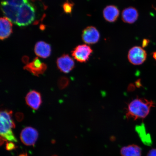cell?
<instances>
[{
	"label": "cell",
	"instance_id": "4",
	"mask_svg": "<svg viewBox=\"0 0 156 156\" xmlns=\"http://www.w3.org/2000/svg\"><path fill=\"white\" fill-rule=\"evenodd\" d=\"M147 53L145 50L140 46H134L128 52V58L130 63L134 65H140L145 61Z\"/></svg>",
	"mask_w": 156,
	"mask_h": 156
},
{
	"label": "cell",
	"instance_id": "7",
	"mask_svg": "<svg viewBox=\"0 0 156 156\" xmlns=\"http://www.w3.org/2000/svg\"><path fill=\"white\" fill-rule=\"evenodd\" d=\"M100 34L95 27L89 26L83 31L82 38L84 42L89 44L97 43L100 39Z\"/></svg>",
	"mask_w": 156,
	"mask_h": 156
},
{
	"label": "cell",
	"instance_id": "22",
	"mask_svg": "<svg viewBox=\"0 0 156 156\" xmlns=\"http://www.w3.org/2000/svg\"><path fill=\"white\" fill-rule=\"evenodd\" d=\"M23 116H23V114L21 113H17L16 115V117L17 120L19 121H21L23 119Z\"/></svg>",
	"mask_w": 156,
	"mask_h": 156
},
{
	"label": "cell",
	"instance_id": "24",
	"mask_svg": "<svg viewBox=\"0 0 156 156\" xmlns=\"http://www.w3.org/2000/svg\"><path fill=\"white\" fill-rule=\"evenodd\" d=\"M149 40L147 39H144L142 42V46L143 48H145L149 44Z\"/></svg>",
	"mask_w": 156,
	"mask_h": 156
},
{
	"label": "cell",
	"instance_id": "11",
	"mask_svg": "<svg viewBox=\"0 0 156 156\" xmlns=\"http://www.w3.org/2000/svg\"><path fill=\"white\" fill-rule=\"evenodd\" d=\"M25 100L27 105L34 110H38L42 103L40 94L35 90L31 91L27 94Z\"/></svg>",
	"mask_w": 156,
	"mask_h": 156
},
{
	"label": "cell",
	"instance_id": "10",
	"mask_svg": "<svg viewBox=\"0 0 156 156\" xmlns=\"http://www.w3.org/2000/svg\"><path fill=\"white\" fill-rule=\"evenodd\" d=\"M56 63L58 69L64 73H69L75 66V62L73 58L67 54L63 55L58 58Z\"/></svg>",
	"mask_w": 156,
	"mask_h": 156
},
{
	"label": "cell",
	"instance_id": "25",
	"mask_svg": "<svg viewBox=\"0 0 156 156\" xmlns=\"http://www.w3.org/2000/svg\"><path fill=\"white\" fill-rule=\"evenodd\" d=\"M18 156H28L27 153L21 154L19 155Z\"/></svg>",
	"mask_w": 156,
	"mask_h": 156
},
{
	"label": "cell",
	"instance_id": "14",
	"mask_svg": "<svg viewBox=\"0 0 156 156\" xmlns=\"http://www.w3.org/2000/svg\"><path fill=\"white\" fill-rule=\"evenodd\" d=\"M51 47L50 44L42 41L37 42L35 45V54L39 57L46 58L49 57L51 53Z\"/></svg>",
	"mask_w": 156,
	"mask_h": 156
},
{
	"label": "cell",
	"instance_id": "2",
	"mask_svg": "<svg viewBox=\"0 0 156 156\" xmlns=\"http://www.w3.org/2000/svg\"><path fill=\"white\" fill-rule=\"evenodd\" d=\"M12 113L11 111L8 110L2 111L1 112V138L6 142H16V138L12 130L15 127L12 118Z\"/></svg>",
	"mask_w": 156,
	"mask_h": 156
},
{
	"label": "cell",
	"instance_id": "5",
	"mask_svg": "<svg viewBox=\"0 0 156 156\" xmlns=\"http://www.w3.org/2000/svg\"><path fill=\"white\" fill-rule=\"evenodd\" d=\"M93 52L92 48L87 45H79L72 51V55L77 61L85 63L88 60Z\"/></svg>",
	"mask_w": 156,
	"mask_h": 156
},
{
	"label": "cell",
	"instance_id": "9",
	"mask_svg": "<svg viewBox=\"0 0 156 156\" xmlns=\"http://www.w3.org/2000/svg\"><path fill=\"white\" fill-rule=\"evenodd\" d=\"M24 68L34 75L38 76L42 75L46 71L47 66L45 64L41 62L38 58H36L30 63L27 64Z\"/></svg>",
	"mask_w": 156,
	"mask_h": 156
},
{
	"label": "cell",
	"instance_id": "6",
	"mask_svg": "<svg viewBox=\"0 0 156 156\" xmlns=\"http://www.w3.org/2000/svg\"><path fill=\"white\" fill-rule=\"evenodd\" d=\"M38 136V132L35 129L27 127L21 131L20 138L21 142L25 145L34 146Z\"/></svg>",
	"mask_w": 156,
	"mask_h": 156
},
{
	"label": "cell",
	"instance_id": "8",
	"mask_svg": "<svg viewBox=\"0 0 156 156\" xmlns=\"http://www.w3.org/2000/svg\"><path fill=\"white\" fill-rule=\"evenodd\" d=\"M20 8L9 4L5 1L1 2V9L4 15L12 23L15 24L18 17Z\"/></svg>",
	"mask_w": 156,
	"mask_h": 156
},
{
	"label": "cell",
	"instance_id": "21",
	"mask_svg": "<svg viewBox=\"0 0 156 156\" xmlns=\"http://www.w3.org/2000/svg\"><path fill=\"white\" fill-rule=\"evenodd\" d=\"M7 142V143L6 144L5 149L7 151H12V150L15 149L16 148V146L12 142Z\"/></svg>",
	"mask_w": 156,
	"mask_h": 156
},
{
	"label": "cell",
	"instance_id": "17",
	"mask_svg": "<svg viewBox=\"0 0 156 156\" xmlns=\"http://www.w3.org/2000/svg\"><path fill=\"white\" fill-rule=\"evenodd\" d=\"M136 129L143 143L145 145H151L152 141L151 136L146 133L144 125L138 126L136 127Z\"/></svg>",
	"mask_w": 156,
	"mask_h": 156
},
{
	"label": "cell",
	"instance_id": "1",
	"mask_svg": "<svg viewBox=\"0 0 156 156\" xmlns=\"http://www.w3.org/2000/svg\"><path fill=\"white\" fill-rule=\"evenodd\" d=\"M154 105L153 101L145 98L134 99L128 105L126 113V118L134 120L145 118Z\"/></svg>",
	"mask_w": 156,
	"mask_h": 156
},
{
	"label": "cell",
	"instance_id": "15",
	"mask_svg": "<svg viewBox=\"0 0 156 156\" xmlns=\"http://www.w3.org/2000/svg\"><path fill=\"white\" fill-rule=\"evenodd\" d=\"M0 23V38L3 40L8 38L12 33V24L11 21L5 17H1Z\"/></svg>",
	"mask_w": 156,
	"mask_h": 156
},
{
	"label": "cell",
	"instance_id": "16",
	"mask_svg": "<svg viewBox=\"0 0 156 156\" xmlns=\"http://www.w3.org/2000/svg\"><path fill=\"white\" fill-rule=\"evenodd\" d=\"M121 154L122 156H141L142 149L137 145H130L122 147Z\"/></svg>",
	"mask_w": 156,
	"mask_h": 156
},
{
	"label": "cell",
	"instance_id": "12",
	"mask_svg": "<svg viewBox=\"0 0 156 156\" xmlns=\"http://www.w3.org/2000/svg\"><path fill=\"white\" fill-rule=\"evenodd\" d=\"M138 11L135 8L129 7L124 9L122 11V18L124 23L133 24L137 20L138 17Z\"/></svg>",
	"mask_w": 156,
	"mask_h": 156
},
{
	"label": "cell",
	"instance_id": "13",
	"mask_svg": "<svg viewBox=\"0 0 156 156\" xmlns=\"http://www.w3.org/2000/svg\"><path fill=\"white\" fill-rule=\"evenodd\" d=\"M103 16L105 20L108 22H115L118 19L120 14V11L116 6H107L103 10Z\"/></svg>",
	"mask_w": 156,
	"mask_h": 156
},
{
	"label": "cell",
	"instance_id": "23",
	"mask_svg": "<svg viewBox=\"0 0 156 156\" xmlns=\"http://www.w3.org/2000/svg\"><path fill=\"white\" fill-rule=\"evenodd\" d=\"M147 156H156V149L151 150L148 153Z\"/></svg>",
	"mask_w": 156,
	"mask_h": 156
},
{
	"label": "cell",
	"instance_id": "19",
	"mask_svg": "<svg viewBox=\"0 0 156 156\" xmlns=\"http://www.w3.org/2000/svg\"><path fill=\"white\" fill-rule=\"evenodd\" d=\"M73 3L70 2L67 0L63 4V7L64 12L68 14H70L73 11Z\"/></svg>",
	"mask_w": 156,
	"mask_h": 156
},
{
	"label": "cell",
	"instance_id": "3",
	"mask_svg": "<svg viewBox=\"0 0 156 156\" xmlns=\"http://www.w3.org/2000/svg\"><path fill=\"white\" fill-rule=\"evenodd\" d=\"M35 10L30 3H27L20 8L16 24L19 27L28 26L34 20Z\"/></svg>",
	"mask_w": 156,
	"mask_h": 156
},
{
	"label": "cell",
	"instance_id": "20",
	"mask_svg": "<svg viewBox=\"0 0 156 156\" xmlns=\"http://www.w3.org/2000/svg\"><path fill=\"white\" fill-rule=\"evenodd\" d=\"M69 80L67 78L62 77L58 80V85L60 89H63L69 84Z\"/></svg>",
	"mask_w": 156,
	"mask_h": 156
},
{
	"label": "cell",
	"instance_id": "26",
	"mask_svg": "<svg viewBox=\"0 0 156 156\" xmlns=\"http://www.w3.org/2000/svg\"><path fill=\"white\" fill-rule=\"evenodd\" d=\"M153 57L156 60V51L154 52L153 54Z\"/></svg>",
	"mask_w": 156,
	"mask_h": 156
},
{
	"label": "cell",
	"instance_id": "18",
	"mask_svg": "<svg viewBox=\"0 0 156 156\" xmlns=\"http://www.w3.org/2000/svg\"><path fill=\"white\" fill-rule=\"evenodd\" d=\"M2 1L6 2L12 5L18 7H20L25 3L28 2V0H2Z\"/></svg>",
	"mask_w": 156,
	"mask_h": 156
}]
</instances>
